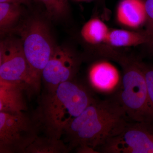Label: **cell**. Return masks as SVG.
<instances>
[{"label": "cell", "mask_w": 153, "mask_h": 153, "mask_svg": "<svg viewBox=\"0 0 153 153\" xmlns=\"http://www.w3.org/2000/svg\"><path fill=\"white\" fill-rule=\"evenodd\" d=\"M130 121L114 97L104 100L95 99L64 131L65 142L70 151L82 146L97 151V148L121 132Z\"/></svg>", "instance_id": "1"}, {"label": "cell", "mask_w": 153, "mask_h": 153, "mask_svg": "<svg viewBox=\"0 0 153 153\" xmlns=\"http://www.w3.org/2000/svg\"><path fill=\"white\" fill-rule=\"evenodd\" d=\"M110 28L98 18L88 20L82 26L80 34L85 42L92 45L104 44Z\"/></svg>", "instance_id": "14"}, {"label": "cell", "mask_w": 153, "mask_h": 153, "mask_svg": "<svg viewBox=\"0 0 153 153\" xmlns=\"http://www.w3.org/2000/svg\"><path fill=\"white\" fill-rule=\"evenodd\" d=\"M123 73L114 97L132 122L148 126L153 123V106L149 98L141 63L122 57L118 61Z\"/></svg>", "instance_id": "3"}, {"label": "cell", "mask_w": 153, "mask_h": 153, "mask_svg": "<svg viewBox=\"0 0 153 153\" xmlns=\"http://www.w3.org/2000/svg\"><path fill=\"white\" fill-rule=\"evenodd\" d=\"M0 80L24 84L32 91L30 68L20 39L1 42Z\"/></svg>", "instance_id": "6"}, {"label": "cell", "mask_w": 153, "mask_h": 153, "mask_svg": "<svg viewBox=\"0 0 153 153\" xmlns=\"http://www.w3.org/2000/svg\"><path fill=\"white\" fill-rule=\"evenodd\" d=\"M46 7L50 16L60 18L66 16L68 10V0H39Z\"/></svg>", "instance_id": "16"}, {"label": "cell", "mask_w": 153, "mask_h": 153, "mask_svg": "<svg viewBox=\"0 0 153 153\" xmlns=\"http://www.w3.org/2000/svg\"><path fill=\"white\" fill-rule=\"evenodd\" d=\"M47 135L38 134L34 140L25 149L24 153H61L70 152L68 146L60 139Z\"/></svg>", "instance_id": "13"}, {"label": "cell", "mask_w": 153, "mask_h": 153, "mask_svg": "<svg viewBox=\"0 0 153 153\" xmlns=\"http://www.w3.org/2000/svg\"><path fill=\"white\" fill-rule=\"evenodd\" d=\"M78 1H84V0H78Z\"/></svg>", "instance_id": "20"}, {"label": "cell", "mask_w": 153, "mask_h": 153, "mask_svg": "<svg viewBox=\"0 0 153 153\" xmlns=\"http://www.w3.org/2000/svg\"><path fill=\"white\" fill-rule=\"evenodd\" d=\"M21 5L9 3H0V29L5 33L16 25L22 15Z\"/></svg>", "instance_id": "15"}, {"label": "cell", "mask_w": 153, "mask_h": 153, "mask_svg": "<svg viewBox=\"0 0 153 153\" xmlns=\"http://www.w3.org/2000/svg\"><path fill=\"white\" fill-rule=\"evenodd\" d=\"M148 126L132 122L99 149L105 153H153V134Z\"/></svg>", "instance_id": "7"}, {"label": "cell", "mask_w": 153, "mask_h": 153, "mask_svg": "<svg viewBox=\"0 0 153 153\" xmlns=\"http://www.w3.org/2000/svg\"><path fill=\"white\" fill-rule=\"evenodd\" d=\"M149 44L144 33L123 29H110L105 44L111 47L120 48L135 47Z\"/></svg>", "instance_id": "12"}, {"label": "cell", "mask_w": 153, "mask_h": 153, "mask_svg": "<svg viewBox=\"0 0 153 153\" xmlns=\"http://www.w3.org/2000/svg\"><path fill=\"white\" fill-rule=\"evenodd\" d=\"M20 40L30 68L32 91L40 89L42 71L55 47L49 29L43 21L33 18L20 28Z\"/></svg>", "instance_id": "4"}, {"label": "cell", "mask_w": 153, "mask_h": 153, "mask_svg": "<svg viewBox=\"0 0 153 153\" xmlns=\"http://www.w3.org/2000/svg\"><path fill=\"white\" fill-rule=\"evenodd\" d=\"M28 91L24 84L0 80V112H22L27 109L24 92Z\"/></svg>", "instance_id": "10"}, {"label": "cell", "mask_w": 153, "mask_h": 153, "mask_svg": "<svg viewBox=\"0 0 153 153\" xmlns=\"http://www.w3.org/2000/svg\"><path fill=\"white\" fill-rule=\"evenodd\" d=\"M79 65L78 58L69 49L55 47L42 71L46 92H54L62 82L72 80Z\"/></svg>", "instance_id": "8"}, {"label": "cell", "mask_w": 153, "mask_h": 153, "mask_svg": "<svg viewBox=\"0 0 153 153\" xmlns=\"http://www.w3.org/2000/svg\"><path fill=\"white\" fill-rule=\"evenodd\" d=\"M152 47H153V44L152 46Z\"/></svg>", "instance_id": "21"}, {"label": "cell", "mask_w": 153, "mask_h": 153, "mask_svg": "<svg viewBox=\"0 0 153 153\" xmlns=\"http://www.w3.org/2000/svg\"><path fill=\"white\" fill-rule=\"evenodd\" d=\"M146 80L149 98L153 106V67L141 63Z\"/></svg>", "instance_id": "18"}, {"label": "cell", "mask_w": 153, "mask_h": 153, "mask_svg": "<svg viewBox=\"0 0 153 153\" xmlns=\"http://www.w3.org/2000/svg\"><path fill=\"white\" fill-rule=\"evenodd\" d=\"M40 123L24 111L0 112V153H24L41 130Z\"/></svg>", "instance_id": "5"}, {"label": "cell", "mask_w": 153, "mask_h": 153, "mask_svg": "<svg viewBox=\"0 0 153 153\" xmlns=\"http://www.w3.org/2000/svg\"><path fill=\"white\" fill-rule=\"evenodd\" d=\"M121 76L117 68L105 60H99L92 64L88 73L91 86L97 91L103 93L117 90Z\"/></svg>", "instance_id": "9"}, {"label": "cell", "mask_w": 153, "mask_h": 153, "mask_svg": "<svg viewBox=\"0 0 153 153\" xmlns=\"http://www.w3.org/2000/svg\"><path fill=\"white\" fill-rule=\"evenodd\" d=\"M147 19L145 34L147 38L149 44L152 46L153 44V0L144 1Z\"/></svg>", "instance_id": "17"}, {"label": "cell", "mask_w": 153, "mask_h": 153, "mask_svg": "<svg viewBox=\"0 0 153 153\" xmlns=\"http://www.w3.org/2000/svg\"><path fill=\"white\" fill-rule=\"evenodd\" d=\"M31 0H0V3H9L17 4L30 5Z\"/></svg>", "instance_id": "19"}, {"label": "cell", "mask_w": 153, "mask_h": 153, "mask_svg": "<svg viewBox=\"0 0 153 153\" xmlns=\"http://www.w3.org/2000/svg\"><path fill=\"white\" fill-rule=\"evenodd\" d=\"M95 99L84 85L72 81L62 82L54 92L41 99L36 118L41 130L60 139L68 126Z\"/></svg>", "instance_id": "2"}, {"label": "cell", "mask_w": 153, "mask_h": 153, "mask_svg": "<svg viewBox=\"0 0 153 153\" xmlns=\"http://www.w3.org/2000/svg\"><path fill=\"white\" fill-rule=\"evenodd\" d=\"M118 23L126 27L137 29L146 25L147 15L144 1L122 0L117 8Z\"/></svg>", "instance_id": "11"}]
</instances>
